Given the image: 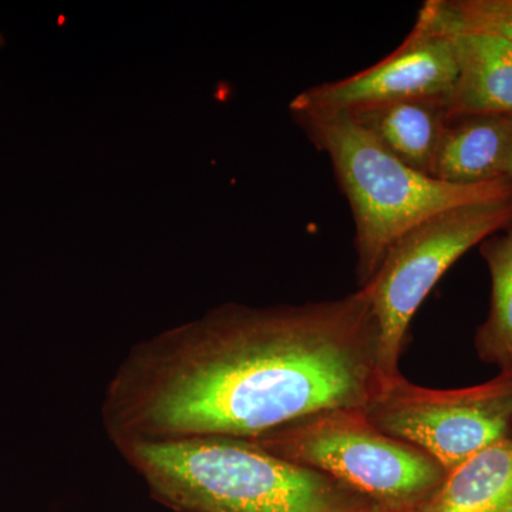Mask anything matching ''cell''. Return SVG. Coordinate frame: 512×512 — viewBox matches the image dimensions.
<instances>
[{
	"mask_svg": "<svg viewBox=\"0 0 512 512\" xmlns=\"http://www.w3.org/2000/svg\"><path fill=\"white\" fill-rule=\"evenodd\" d=\"M3 45H5V37L0 33V49H2Z\"/></svg>",
	"mask_w": 512,
	"mask_h": 512,
	"instance_id": "obj_15",
	"label": "cell"
},
{
	"mask_svg": "<svg viewBox=\"0 0 512 512\" xmlns=\"http://www.w3.org/2000/svg\"><path fill=\"white\" fill-rule=\"evenodd\" d=\"M510 367H511V369H512V356H511ZM510 367H508V369H510Z\"/></svg>",
	"mask_w": 512,
	"mask_h": 512,
	"instance_id": "obj_16",
	"label": "cell"
},
{
	"mask_svg": "<svg viewBox=\"0 0 512 512\" xmlns=\"http://www.w3.org/2000/svg\"><path fill=\"white\" fill-rule=\"evenodd\" d=\"M460 73L456 39L417 18L402 45L379 63L338 82L318 84L296 96V114H350L404 100L450 99Z\"/></svg>",
	"mask_w": 512,
	"mask_h": 512,
	"instance_id": "obj_7",
	"label": "cell"
},
{
	"mask_svg": "<svg viewBox=\"0 0 512 512\" xmlns=\"http://www.w3.org/2000/svg\"><path fill=\"white\" fill-rule=\"evenodd\" d=\"M511 157L512 114H454L441 137L431 177L457 185L493 183L504 180Z\"/></svg>",
	"mask_w": 512,
	"mask_h": 512,
	"instance_id": "obj_8",
	"label": "cell"
},
{
	"mask_svg": "<svg viewBox=\"0 0 512 512\" xmlns=\"http://www.w3.org/2000/svg\"><path fill=\"white\" fill-rule=\"evenodd\" d=\"M505 178H507V180L512 181V157L510 160V164H508L507 173H505Z\"/></svg>",
	"mask_w": 512,
	"mask_h": 512,
	"instance_id": "obj_14",
	"label": "cell"
},
{
	"mask_svg": "<svg viewBox=\"0 0 512 512\" xmlns=\"http://www.w3.org/2000/svg\"><path fill=\"white\" fill-rule=\"evenodd\" d=\"M512 220V195L440 212L397 239L365 289L375 315L377 365L384 380L400 376L407 330L437 282L471 248Z\"/></svg>",
	"mask_w": 512,
	"mask_h": 512,
	"instance_id": "obj_5",
	"label": "cell"
},
{
	"mask_svg": "<svg viewBox=\"0 0 512 512\" xmlns=\"http://www.w3.org/2000/svg\"><path fill=\"white\" fill-rule=\"evenodd\" d=\"M491 275L488 318L477 332L478 355L484 362L510 367L512 356V220L480 244Z\"/></svg>",
	"mask_w": 512,
	"mask_h": 512,
	"instance_id": "obj_12",
	"label": "cell"
},
{
	"mask_svg": "<svg viewBox=\"0 0 512 512\" xmlns=\"http://www.w3.org/2000/svg\"><path fill=\"white\" fill-rule=\"evenodd\" d=\"M404 164L431 175L450 119L447 101L404 100L345 114Z\"/></svg>",
	"mask_w": 512,
	"mask_h": 512,
	"instance_id": "obj_9",
	"label": "cell"
},
{
	"mask_svg": "<svg viewBox=\"0 0 512 512\" xmlns=\"http://www.w3.org/2000/svg\"><path fill=\"white\" fill-rule=\"evenodd\" d=\"M251 441L325 474L379 512H420L447 476L433 457L377 429L359 407L312 414Z\"/></svg>",
	"mask_w": 512,
	"mask_h": 512,
	"instance_id": "obj_4",
	"label": "cell"
},
{
	"mask_svg": "<svg viewBox=\"0 0 512 512\" xmlns=\"http://www.w3.org/2000/svg\"><path fill=\"white\" fill-rule=\"evenodd\" d=\"M365 289L336 301L228 303L130 349L107 384L114 446L221 436L254 440L326 410L363 409L383 377Z\"/></svg>",
	"mask_w": 512,
	"mask_h": 512,
	"instance_id": "obj_1",
	"label": "cell"
},
{
	"mask_svg": "<svg viewBox=\"0 0 512 512\" xmlns=\"http://www.w3.org/2000/svg\"><path fill=\"white\" fill-rule=\"evenodd\" d=\"M420 512H512V436L447 473Z\"/></svg>",
	"mask_w": 512,
	"mask_h": 512,
	"instance_id": "obj_11",
	"label": "cell"
},
{
	"mask_svg": "<svg viewBox=\"0 0 512 512\" xmlns=\"http://www.w3.org/2000/svg\"><path fill=\"white\" fill-rule=\"evenodd\" d=\"M318 150L332 163L355 221L360 286L376 274L400 237L440 212L512 195V181L448 184L414 170L345 114H296Z\"/></svg>",
	"mask_w": 512,
	"mask_h": 512,
	"instance_id": "obj_3",
	"label": "cell"
},
{
	"mask_svg": "<svg viewBox=\"0 0 512 512\" xmlns=\"http://www.w3.org/2000/svg\"><path fill=\"white\" fill-rule=\"evenodd\" d=\"M363 412L377 429L420 448L450 473L512 436V369L457 390L426 389L400 375L383 380Z\"/></svg>",
	"mask_w": 512,
	"mask_h": 512,
	"instance_id": "obj_6",
	"label": "cell"
},
{
	"mask_svg": "<svg viewBox=\"0 0 512 512\" xmlns=\"http://www.w3.org/2000/svg\"><path fill=\"white\" fill-rule=\"evenodd\" d=\"M461 33H487L512 42V18L480 20L466 26L457 35Z\"/></svg>",
	"mask_w": 512,
	"mask_h": 512,
	"instance_id": "obj_13",
	"label": "cell"
},
{
	"mask_svg": "<svg viewBox=\"0 0 512 512\" xmlns=\"http://www.w3.org/2000/svg\"><path fill=\"white\" fill-rule=\"evenodd\" d=\"M453 36L460 73L450 99V116L512 114V42L487 33Z\"/></svg>",
	"mask_w": 512,
	"mask_h": 512,
	"instance_id": "obj_10",
	"label": "cell"
},
{
	"mask_svg": "<svg viewBox=\"0 0 512 512\" xmlns=\"http://www.w3.org/2000/svg\"><path fill=\"white\" fill-rule=\"evenodd\" d=\"M117 450L158 503L177 512H379L325 474L251 440L136 441Z\"/></svg>",
	"mask_w": 512,
	"mask_h": 512,
	"instance_id": "obj_2",
	"label": "cell"
}]
</instances>
